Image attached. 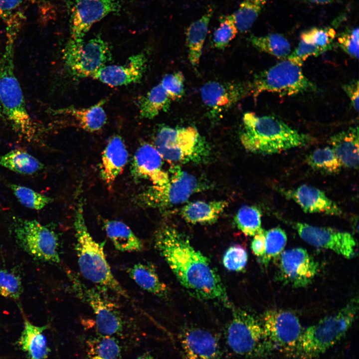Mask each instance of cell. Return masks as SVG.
<instances>
[{"mask_svg": "<svg viewBox=\"0 0 359 359\" xmlns=\"http://www.w3.org/2000/svg\"><path fill=\"white\" fill-rule=\"evenodd\" d=\"M200 91L208 117L216 121L238 102L252 94V86L250 81H210L203 84Z\"/></svg>", "mask_w": 359, "mask_h": 359, "instance_id": "cell-14", "label": "cell"}, {"mask_svg": "<svg viewBox=\"0 0 359 359\" xmlns=\"http://www.w3.org/2000/svg\"><path fill=\"white\" fill-rule=\"evenodd\" d=\"M75 251L82 275L97 286L129 298L126 291L113 274L104 250L105 242L96 241L91 236L83 215L81 199L77 203L74 221Z\"/></svg>", "mask_w": 359, "mask_h": 359, "instance_id": "cell-4", "label": "cell"}, {"mask_svg": "<svg viewBox=\"0 0 359 359\" xmlns=\"http://www.w3.org/2000/svg\"><path fill=\"white\" fill-rule=\"evenodd\" d=\"M225 336L232 352L245 358H261L275 350L265 335L262 322L240 308H233Z\"/></svg>", "mask_w": 359, "mask_h": 359, "instance_id": "cell-8", "label": "cell"}, {"mask_svg": "<svg viewBox=\"0 0 359 359\" xmlns=\"http://www.w3.org/2000/svg\"><path fill=\"white\" fill-rule=\"evenodd\" d=\"M251 83L255 100L266 91L285 96L313 92L317 89L316 85L304 74L301 66L287 58L256 74Z\"/></svg>", "mask_w": 359, "mask_h": 359, "instance_id": "cell-9", "label": "cell"}, {"mask_svg": "<svg viewBox=\"0 0 359 359\" xmlns=\"http://www.w3.org/2000/svg\"><path fill=\"white\" fill-rule=\"evenodd\" d=\"M322 53L315 46L300 39L297 47L290 54L287 59L300 66L310 56H317Z\"/></svg>", "mask_w": 359, "mask_h": 359, "instance_id": "cell-45", "label": "cell"}, {"mask_svg": "<svg viewBox=\"0 0 359 359\" xmlns=\"http://www.w3.org/2000/svg\"><path fill=\"white\" fill-rule=\"evenodd\" d=\"M103 224L108 237L117 250L122 252H139L143 250L142 242L124 222L106 220Z\"/></svg>", "mask_w": 359, "mask_h": 359, "instance_id": "cell-29", "label": "cell"}, {"mask_svg": "<svg viewBox=\"0 0 359 359\" xmlns=\"http://www.w3.org/2000/svg\"><path fill=\"white\" fill-rule=\"evenodd\" d=\"M261 216V211L256 206L244 205L237 212L234 221L245 235L253 236L262 228Z\"/></svg>", "mask_w": 359, "mask_h": 359, "instance_id": "cell-36", "label": "cell"}, {"mask_svg": "<svg viewBox=\"0 0 359 359\" xmlns=\"http://www.w3.org/2000/svg\"><path fill=\"white\" fill-rule=\"evenodd\" d=\"M279 259V280L295 288L308 285L319 271V264L302 248L284 251Z\"/></svg>", "mask_w": 359, "mask_h": 359, "instance_id": "cell-16", "label": "cell"}, {"mask_svg": "<svg viewBox=\"0 0 359 359\" xmlns=\"http://www.w3.org/2000/svg\"><path fill=\"white\" fill-rule=\"evenodd\" d=\"M128 157L122 138L119 135L112 137L103 152L100 168L101 177L108 185H111L122 173Z\"/></svg>", "mask_w": 359, "mask_h": 359, "instance_id": "cell-22", "label": "cell"}, {"mask_svg": "<svg viewBox=\"0 0 359 359\" xmlns=\"http://www.w3.org/2000/svg\"><path fill=\"white\" fill-rule=\"evenodd\" d=\"M168 181L162 185H152L134 198L139 206L164 210L186 202L193 194L202 191L207 185L178 165L168 172Z\"/></svg>", "mask_w": 359, "mask_h": 359, "instance_id": "cell-6", "label": "cell"}, {"mask_svg": "<svg viewBox=\"0 0 359 359\" xmlns=\"http://www.w3.org/2000/svg\"><path fill=\"white\" fill-rule=\"evenodd\" d=\"M147 58L145 53L130 56L124 65H105L92 78L112 87L139 83L146 71Z\"/></svg>", "mask_w": 359, "mask_h": 359, "instance_id": "cell-18", "label": "cell"}, {"mask_svg": "<svg viewBox=\"0 0 359 359\" xmlns=\"http://www.w3.org/2000/svg\"><path fill=\"white\" fill-rule=\"evenodd\" d=\"M265 231L261 228L253 236L251 242V248L254 254L258 257H262L265 252Z\"/></svg>", "mask_w": 359, "mask_h": 359, "instance_id": "cell-48", "label": "cell"}, {"mask_svg": "<svg viewBox=\"0 0 359 359\" xmlns=\"http://www.w3.org/2000/svg\"><path fill=\"white\" fill-rule=\"evenodd\" d=\"M127 271L130 277L143 290L160 298L168 296V288L160 279L152 264L139 262L129 268Z\"/></svg>", "mask_w": 359, "mask_h": 359, "instance_id": "cell-28", "label": "cell"}, {"mask_svg": "<svg viewBox=\"0 0 359 359\" xmlns=\"http://www.w3.org/2000/svg\"><path fill=\"white\" fill-rule=\"evenodd\" d=\"M307 164L313 170L327 175L338 174L342 166L331 147L318 148L306 157Z\"/></svg>", "mask_w": 359, "mask_h": 359, "instance_id": "cell-34", "label": "cell"}, {"mask_svg": "<svg viewBox=\"0 0 359 359\" xmlns=\"http://www.w3.org/2000/svg\"><path fill=\"white\" fill-rule=\"evenodd\" d=\"M293 227L300 237L312 246L331 250L347 259L355 255L356 241L350 233L302 222L294 223Z\"/></svg>", "mask_w": 359, "mask_h": 359, "instance_id": "cell-15", "label": "cell"}, {"mask_svg": "<svg viewBox=\"0 0 359 359\" xmlns=\"http://www.w3.org/2000/svg\"><path fill=\"white\" fill-rule=\"evenodd\" d=\"M106 100L103 99L87 108L71 106L56 110L53 112L56 114L70 116L85 131L95 132L100 130L106 123L107 116L103 108Z\"/></svg>", "mask_w": 359, "mask_h": 359, "instance_id": "cell-26", "label": "cell"}, {"mask_svg": "<svg viewBox=\"0 0 359 359\" xmlns=\"http://www.w3.org/2000/svg\"><path fill=\"white\" fill-rule=\"evenodd\" d=\"M0 166L24 175L35 174L44 168L43 164L37 159L20 149L0 155Z\"/></svg>", "mask_w": 359, "mask_h": 359, "instance_id": "cell-30", "label": "cell"}, {"mask_svg": "<svg viewBox=\"0 0 359 359\" xmlns=\"http://www.w3.org/2000/svg\"><path fill=\"white\" fill-rule=\"evenodd\" d=\"M23 292L20 277L7 269L0 270V295L17 299Z\"/></svg>", "mask_w": 359, "mask_h": 359, "instance_id": "cell-41", "label": "cell"}, {"mask_svg": "<svg viewBox=\"0 0 359 359\" xmlns=\"http://www.w3.org/2000/svg\"><path fill=\"white\" fill-rule=\"evenodd\" d=\"M37 0H0V18L7 19L22 4L35 2Z\"/></svg>", "mask_w": 359, "mask_h": 359, "instance_id": "cell-46", "label": "cell"}, {"mask_svg": "<svg viewBox=\"0 0 359 359\" xmlns=\"http://www.w3.org/2000/svg\"><path fill=\"white\" fill-rule=\"evenodd\" d=\"M228 205V202L225 200L190 201L181 208L180 215L190 223L211 224L216 221Z\"/></svg>", "mask_w": 359, "mask_h": 359, "instance_id": "cell-24", "label": "cell"}, {"mask_svg": "<svg viewBox=\"0 0 359 359\" xmlns=\"http://www.w3.org/2000/svg\"><path fill=\"white\" fill-rule=\"evenodd\" d=\"M288 198L296 202L306 213H324L340 216L343 213L340 207L325 193L315 187L303 184L295 189L283 190Z\"/></svg>", "mask_w": 359, "mask_h": 359, "instance_id": "cell-21", "label": "cell"}, {"mask_svg": "<svg viewBox=\"0 0 359 359\" xmlns=\"http://www.w3.org/2000/svg\"><path fill=\"white\" fill-rule=\"evenodd\" d=\"M184 77L181 71L165 75L160 83L172 101L180 99L184 92Z\"/></svg>", "mask_w": 359, "mask_h": 359, "instance_id": "cell-43", "label": "cell"}, {"mask_svg": "<svg viewBox=\"0 0 359 359\" xmlns=\"http://www.w3.org/2000/svg\"><path fill=\"white\" fill-rule=\"evenodd\" d=\"M248 39L258 50L278 58L286 59L291 53L290 43L280 34L271 33L261 36L251 35Z\"/></svg>", "mask_w": 359, "mask_h": 359, "instance_id": "cell-32", "label": "cell"}, {"mask_svg": "<svg viewBox=\"0 0 359 359\" xmlns=\"http://www.w3.org/2000/svg\"><path fill=\"white\" fill-rule=\"evenodd\" d=\"M120 8L119 0H76L71 15V38L83 40L95 23Z\"/></svg>", "mask_w": 359, "mask_h": 359, "instance_id": "cell-17", "label": "cell"}, {"mask_svg": "<svg viewBox=\"0 0 359 359\" xmlns=\"http://www.w3.org/2000/svg\"><path fill=\"white\" fill-rule=\"evenodd\" d=\"M154 143L162 158L173 162L199 163L206 160L209 154L207 142L191 126L161 127Z\"/></svg>", "mask_w": 359, "mask_h": 359, "instance_id": "cell-7", "label": "cell"}, {"mask_svg": "<svg viewBox=\"0 0 359 359\" xmlns=\"http://www.w3.org/2000/svg\"><path fill=\"white\" fill-rule=\"evenodd\" d=\"M68 275L76 296L92 309L100 335L113 336L122 333L124 320L117 304L99 289L87 286L75 274Z\"/></svg>", "mask_w": 359, "mask_h": 359, "instance_id": "cell-11", "label": "cell"}, {"mask_svg": "<svg viewBox=\"0 0 359 359\" xmlns=\"http://www.w3.org/2000/svg\"><path fill=\"white\" fill-rule=\"evenodd\" d=\"M240 140L248 152L263 155L279 153L307 145L312 138L271 116L244 114Z\"/></svg>", "mask_w": 359, "mask_h": 359, "instance_id": "cell-3", "label": "cell"}, {"mask_svg": "<svg viewBox=\"0 0 359 359\" xmlns=\"http://www.w3.org/2000/svg\"><path fill=\"white\" fill-rule=\"evenodd\" d=\"M162 156L154 146L142 144L136 151L131 166V174L136 180L147 179L153 185H162L169 180L168 172L162 169Z\"/></svg>", "mask_w": 359, "mask_h": 359, "instance_id": "cell-19", "label": "cell"}, {"mask_svg": "<svg viewBox=\"0 0 359 359\" xmlns=\"http://www.w3.org/2000/svg\"><path fill=\"white\" fill-rule=\"evenodd\" d=\"M88 359H121V350L113 336L100 335L87 343Z\"/></svg>", "mask_w": 359, "mask_h": 359, "instance_id": "cell-33", "label": "cell"}, {"mask_svg": "<svg viewBox=\"0 0 359 359\" xmlns=\"http://www.w3.org/2000/svg\"><path fill=\"white\" fill-rule=\"evenodd\" d=\"M13 231L19 246L32 257L52 263L60 262L58 238L51 228L36 220L18 219L15 220Z\"/></svg>", "mask_w": 359, "mask_h": 359, "instance_id": "cell-12", "label": "cell"}, {"mask_svg": "<svg viewBox=\"0 0 359 359\" xmlns=\"http://www.w3.org/2000/svg\"><path fill=\"white\" fill-rule=\"evenodd\" d=\"M238 31L232 14L223 15L219 19V24L214 30L212 41L214 46L223 49L236 37Z\"/></svg>", "mask_w": 359, "mask_h": 359, "instance_id": "cell-40", "label": "cell"}, {"mask_svg": "<svg viewBox=\"0 0 359 359\" xmlns=\"http://www.w3.org/2000/svg\"><path fill=\"white\" fill-rule=\"evenodd\" d=\"M155 244L180 284L191 295L231 307L216 269L182 233L171 225H164L156 233Z\"/></svg>", "mask_w": 359, "mask_h": 359, "instance_id": "cell-1", "label": "cell"}, {"mask_svg": "<svg viewBox=\"0 0 359 359\" xmlns=\"http://www.w3.org/2000/svg\"><path fill=\"white\" fill-rule=\"evenodd\" d=\"M330 143L342 167L358 169L359 167V128L351 127L330 139Z\"/></svg>", "mask_w": 359, "mask_h": 359, "instance_id": "cell-23", "label": "cell"}, {"mask_svg": "<svg viewBox=\"0 0 359 359\" xmlns=\"http://www.w3.org/2000/svg\"><path fill=\"white\" fill-rule=\"evenodd\" d=\"M47 325L37 326L25 319L23 330L17 344L28 359H45L50 352L43 332Z\"/></svg>", "mask_w": 359, "mask_h": 359, "instance_id": "cell-25", "label": "cell"}, {"mask_svg": "<svg viewBox=\"0 0 359 359\" xmlns=\"http://www.w3.org/2000/svg\"><path fill=\"white\" fill-rule=\"evenodd\" d=\"M358 310L357 299L337 313L304 330L292 353L297 359H314L338 343L352 327Z\"/></svg>", "mask_w": 359, "mask_h": 359, "instance_id": "cell-5", "label": "cell"}, {"mask_svg": "<svg viewBox=\"0 0 359 359\" xmlns=\"http://www.w3.org/2000/svg\"><path fill=\"white\" fill-rule=\"evenodd\" d=\"M213 11L212 7L208 8L201 16L191 22L186 30L188 58L193 66H197L199 62Z\"/></svg>", "mask_w": 359, "mask_h": 359, "instance_id": "cell-27", "label": "cell"}, {"mask_svg": "<svg viewBox=\"0 0 359 359\" xmlns=\"http://www.w3.org/2000/svg\"><path fill=\"white\" fill-rule=\"evenodd\" d=\"M111 59L110 47L99 35L87 42L70 38L63 52L65 66L72 76L78 78L92 77Z\"/></svg>", "mask_w": 359, "mask_h": 359, "instance_id": "cell-10", "label": "cell"}, {"mask_svg": "<svg viewBox=\"0 0 359 359\" xmlns=\"http://www.w3.org/2000/svg\"><path fill=\"white\" fill-rule=\"evenodd\" d=\"M8 187L17 200L24 206L39 210L53 201V199L25 186L9 183Z\"/></svg>", "mask_w": 359, "mask_h": 359, "instance_id": "cell-37", "label": "cell"}, {"mask_svg": "<svg viewBox=\"0 0 359 359\" xmlns=\"http://www.w3.org/2000/svg\"><path fill=\"white\" fill-rule=\"evenodd\" d=\"M136 359H155L149 353H145L140 356Z\"/></svg>", "mask_w": 359, "mask_h": 359, "instance_id": "cell-50", "label": "cell"}, {"mask_svg": "<svg viewBox=\"0 0 359 359\" xmlns=\"http://www.w3.org/2000/svg\"><path fill=\"white\" fill-rule=\"evenodd\" d=\"M19 26L6 27V41L0 58V112L13 129L28 141L36 137V129L25 105L14 72V45Z\"/></svg>", "mask_w": 359, "mask_h": 359, "instance_id": "cell-2", "label": "cell"}, {"mask_svg": "<svg viewBox=\"0 0 359 359\" xmlns=\"http://www.w3.org/2000/svg\"><path fill=\"white\" fill-rule=\"evenodd\" d=\"M180 343L186 359H220L221 352L219 341L213 333L199 328L184 330Z\"/></svg>", "mask_w": 359, "mask_h": 359, "instance_id": "cell-20", "label": "cell"}, {"mask_svg": "<svg viewBox=\"0 0 359 359\" xmlns=\"http://www.w3.org/2000/svg\"><path fill=\"white\" fill-rule=\"evenodd\" d=\"M172 100L160 83L153 87L138 101L140 117L151 119L161 112H167Z\"/></svg>", "mask_w": 359, "mask_h": 359, "instance_id": "cell-31", "label": "cell"}, {"mask_svg": "<svg viewBox=\"0 0 359 359\" xmlns=\"http://www.w3.org/2000/svg\"><path fill=\"white\" fill-rule=\"evenodd\" d=\"M308 2L317 4H326L334 2L338 0H303Z\"/></svg>", "mask_w": 359, "mask_h": 359, "instance_id": "cell-49", "label": "cell"}, {"mask_svg": "<svg viewBox=\"0 0 359 359\" xmlns=\"http://www.w3.org/2000/svg\"><path fill=\"white\" fill-rule=\"evenodd\" d=\"M267 0H243L232 13L238 32L245 33L257 19Z\"/></svg>", "mask_w": 359, "mask_h": 359, "instance_id": "cell-35", "label": "cell"}, {"mask_svg": "<svg viewBox=\"0 0 359 359\" xmlns=\"http://www.w3.org/2000/svg\"><path fill=\"white\" fill-rule=\"evenodd\" d=\"M248 254L245 249L240 245L230 246L225 252L222 262L228 271L239 272L245 267Z\"/></svg>", "mask_w": 359, "mask_h": 359, "instance_id": "cell-42", "label": "cell"}, {"mask_svg": "<svg viewBox=\"0 0 359 359\" xmlns=\"http://www.w3.org/2000/svg\"><path fill=\"white\" fill-rule=\"evenodd\" d=\"M359 85L358 80H353L343 86V89L349 97L352 107L357 112L359 108Z\"/></svg>", "mask_w": 359, "mask_h": 359, "instance_id": "cell-47", "label": "cell"}, {"mask_svg": "<svg viewBox=\"0 0 359 359\" xmlns=\"http://www.w3.org/2000/svg\"><path fill=\"white\" fill-rule=\"evenodd\" d=\"M337 42L343 50L357 59L359 57V28L347 29L338 36Z\"/></svg>", "mask_w": 359, "mask_h": 359, "instance_id": "cell-44", "label": "cell"}, {"mask_svg": "<svg viewBox=\"0 0 359 359\" xmlns=\"http://www.w3.org/2000/svg\"><path fill=\"white\" fill-rule=\"evenodd\" d=\"M335 36L333 28L313 27L302 32L300 39L317 47L323 53L332 49Z\"/></svg>", "mask_w": 359, "mask_h": 359, "instance_id": "cell-39", "label": "cell"}, {"mask_svg": "<svg viewBox=\"0 0 359 359\" xmlns=\"http://www.w3.org/2000/svg\"><path fill=\"white\" fill-rule=\"evenodd\" d=\"M265 252L261 257L262 263L267 266L271 259L280 255L287 240V235L279 227H274L265 231Z\"/></svg>", "mask_w": 359, "mask_h": 359, "instance_id": "cell-38", "label": "cell"}, {"mask_svg": "<svg viewBox=\"0 0 359 359\" xmlns=\"http://www.w3.org/2000/svg\"><path fill=\"white\" fill-rule=\"evenodd\" d=\"M261 322L265 335L274 350L291 354L304 330L297 316L287 310L270 309L264 313Z\"/></svg>", "mask_w": 359, "mask_h": 359, "instance_id": "cell-13", "label": "cell"}]
</instances>
